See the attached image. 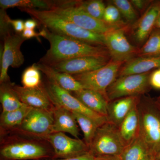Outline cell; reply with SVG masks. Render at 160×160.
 I'll use <instances>...</instances> for the list:
<instances>
[{
    "label": "cell",
    "instance_id": "17",
    "mask_svg": "<svg viewBox=\"0 0 160 160\" xmlns=\"http://www.w3.org/2000/svg\"><path fill=\"white\" fill-rule=\"evenodd\" d=\"M141 97H126L109 102L107 116L108 122L118 128L132 109L137 106Z\"/></svg>",
    "mask_w": 160,
    "mask_h": 160
},
{
    "label": "cell",
    "instance_id": "21",
    "mask_svg": "<svg viewBox=\"0 0 160 160\" xmlns=\"http://www.w3.org/2000/svg\"><path fill=\"white\" fill-rule=\"evenodd\" d=\"M37 66L48 80L54 82L65 90L73 92L83 89L82 86L71 75L56 70L51 66L38 62Z\"/></svg>",
    "mask_w": 160,
    "mask_h": 160
},
{
    "label": "cell",
    "instance_id": "7",
    "mask_svg": "<svg viewBox=\"0 0 160 160\" xmlns=\"http://www.w3.org/2000/svg\"><path fill=\"white\" fill-rule=\"evenodd\" d=\"M123 64L110 59L106 65L99 69L72 76L84 89L98 92L107 98L106 90L118 78Z\"/></svg>",
    "mask_w": 160,
    "mask_h": 160
},
{
    "label": "cell",
    "instance_id": "38",
    "mask_svg": "<svg viewBox=\"0 0 160 160\" xmlns=\"http://www.w3.org/2000/svg\"><path fill=\"white\" fill-rule=\"evenodd\" d=\"M40 26L39 24L36 20L33 19H29L26 20L25 22V29H33Z\"/></svg>",
    "mask_w": 160,
    "mask_h": 160
},
{
    "label": "cell",
    "instance_id": "35",
    "mask_svg": "<svg viewBox=\"0 0 160 160\" xmlns=\"http://www.w3.org/2000/svg\"><path fill=\"white\" fill-rule=\"evenodd\" d=\"M8 22L12 26L15 31L18 34H22L25 28V22L21 19L12 20L8 18Z\"/></svg>",
    "mask_w": 160,
    "mask_h": 160
},
{
    "label": "cell",
    "instance_id": "14",
    "mask_svg": "<svg viewBox=\"0 0 160 160\" xmlns=\"http://www.w3.org/2000/svg\"><path fill=\"white\" fill-rule=\"evenodd\" d=\"M160 14V1L153 2L141 17L131 26L129 31L132 38L138 46L144 45L153 29Z\"/></svg>",
    "mask_w": 160,
    "mask_h": 160
},
{
    "label": "cell",
    "instance_id": "3",
    "mask_svg": "<svg viewBox=\"0 0 160 160\" xmlns=\"http://www.w3.org/2000/svg\"><path fill=\"white\" fill-rule=\"evenodd\" d=\"M36 20L40 26L51 32L96 46H105L104 35L89 31L77 26L50 10L19 8Z\"/></svg>",
    "mask_w": 160,
    "mask_h": 160
},
{
    "label": "cell",
    "instance_id": "2",
    "mask_svg": "<svg viewBox=\"0 0 160 160\" xmlns=\"http://www.w3.org/2000/svg\"><path fill=\"white\" fill-rule=\"evenodd\" d=\"M1 160H38L54 158L51 145L45 139L17 132L1 136Z\"/></svg>",
    "mask_w": 160,
    "mask_h": 160
},
{
    "label": "cell",
    "instance_id": "42",
    "mask_svg": "<svg viewBox=\"0 0 160 160\" xmlns=\"http://www.w3.org/2000/svg\"><path fill=\"white\" fill-rule=\"evenodd\" d=\"M157 101L158 102L160 106V96L157 99Z\"/></svg>",
    "mask_w": 160,
    "mask_h": 160
},
{
    "label": "cell",
    "instance_id": "28",
    "mask_svg": "<svg viewBox=\"0 0 160 160\" xmlns=\"http://www.w3.org/2000/svg\"><path fill=\"white\" fill-rule=\"evenodd\" d=\"M158 56H160V29L155 28L146 42L139 48L137 57Z\"/></svg>",
    "mask_w": 160,
    "mask_h": 160
},
{
    "label": "cell",
    "instance_id": "23",
    "mask_svg": "<svg viewBox=\"0 0 160 160\" xmlns=\"http://www.w3.org/2000/svg\"><path fill=\"white\" fill-rule=\"evenodd\" d=\"M118 128L120 136L126 146L137 138L139 129L137 106L132 109Z\"/></svg>",
    "mask_w": 160,
    "mask_h": 160
},
{
    "label": "cell",
    "instance_id": "36",
    "mask_svg": "<svg viewBox=\"0 0 160 160\" xmlns=\"http://www.w3.org/2000/svg\"><path fill=\"white\" fill-rule=\"evenodd\" d=\"M94 159L95 157L89 151L86 154H83L78 157L72 158H50L38 160H94Z\"/></svg>",
    "mask_w": 160,
    "mask_h": 160
},
{
    "label": "cell",
    "instance_id": "30",
    "mask_svg": "<svg viewBox=\"0 0 160 160\" xmlns=\"http://www.w3.org/2000/svg\"><path fill=\"white\" fill-rule=\"evenodd\" d=\"M21 82L23 87L28 88H38L43 84L41 79V72L37 66L36 63L24 70Z\"/></svg>",
    "mask_w": 160,
    "mask_h": 160
},
{
    "label": "cell",
    "instance_id": "29",
    "mask_svg": "<svg viewBox=\"0 0 160 160\" xmlns=\"http://www.w3.org/2000/svg\"><path fill=\"white\" fill-rule=\"evenodd\" d=\"M74 5L92 18L103 21V16L106 6L102 1H74Z\"/></svg>",
    "mask_w": 160,
    "mask_h": 160
},
{
    "label": "cell",
    "instance_id": "13",
    "mask_svg": "<svg viewBox=\"0 0 160 160\" xmlns=\"http://www.w3.org/2000/svg\"><path fill=\"white\" fill-rule=\"evenodd\" d=\"M46 139L52 147L54 158H72L89 152V147L83 140L69 137L64 132L51 133Z\"/></svg>",
    "mask_w": 160,
    "mask_h": 160
},
{
    "label": "cell",
    "instance_id": "27",
    "mask_svg": "<svg viewBox=\"0 0 160 160\" xmlns=\"http://www.w3.org/2000/svg\"><path fill=\"white\" fill-rule=\"evenodd\" d=\"M72 112L84 136L83 141L89 148L97 130L101 125L93 119L85 115L78 112Z\"/></svg>",
    "mask_w": 160,
    "mask_h": 160
},
{
    "label": "cell",
    "instance_id": "39",
    "mask_svg": "<svg viewBox=\"0 0 160 160\" xmlns=\"http://www.w3.org/2000/svg\"><path fill=\"white\" fill-rule=\"evenodd\" d=\"M94 160H121L119 156H105L95 157Z\"/></svg>",
    "mask_w": 160,
    "mask_h": 160
},
{
    "label": "cell",
    "instance_id": "18",
    "mask_svg": "<svg viewBox=\"0 0 160 160\" xmlns=\"http://www.w3.org/2000/svg\"><path fill=\"white\" fill-rule=\"evenodd\" d=\"M160 68V56L137 57L124 63L121 66L118 77L151 72Z\"/></svg>",
    "mask_w": 160,
    "mask_h": 160
},
{
    "label": "cell",
    "instance_id": "34",
    "mask_svg": "<svg viewBox=\"0 0 160 160\" xmlns=\"http://www.w3.org/2000/svg\"><path fill=\"white\" fill-rule=\"evenodd\" d=\"M149 81L151 88L160 90V68L151 72Z\"/></svg>",
    "mask_w": 160,
    "mask_h": 160
},
{
    "label": "cell",
    "instance_id": "41",
    "mask_svg": "<svg viewBox=\"0 0 160 160\" xmlns=\"http://www.w3.org/2000/svg\"><path fill=\"white\" fill-rule=\"evenodd\" d=\"M152 158L154 160H160V151L158 152Z\"/></svg>",
    "mask_w": 160,
    "mask_h": 160
},
{
    "label": "cell",
    "instance_id": "9",
    "mask_svg": "<svg viewBox=\"0 0 160 160\" xmlns=\"http://www.w3.org/2000/svg\"><path fill=\"white\" fill-rule=\"evenodd\" d=\"M4 44L1 46V70L0 84L10 81L8 74L9 67L18 68L24 62V56L21 51V46L26 39L22 34L8 31L3 37Z\"/></svg>",
    "mask_w": 160,
    "mask_h": 160
},
{
    "label": "cell",
    "instance_id": "43",
    "mask_svg": "<svg viewBox=\"0 0 160 160\" xmlns=\"http://www.w3.org/2000/svg\"><path fill=\"white\" fill-rule=\"evenodd\" d=\"M147 160H153V159H152V157L150 156L148 159H147Z\"/></svg>",
    "mask_w": 160,
    "mask_h": 160
},
{
    "label": "cell",
    "instance_id": "15",
    "mask_svg": "<svg viewBox=\"0 0 160 160\" xmlns=\"http://www.w3.org/2000/svg\"><path fill=\"white\" fill-rule=\"evenodd\" d=\"M110 58L84 57L63 60L48 65L57 71L73 75L99 69L105 66Z\"/></svg>",
    "mask_w": 160,
    "mask_h": 160
},
{
    "label": "cell",
    "instance_id": "33",
    "mask_svg": "<svg viewBox=\"0 0 160 160\" xmlns=\"http://www.w3.org/2000/svg\"><path fill=\"white\" fill-rule=\"evenodd\" d=\"M130 2L136 10L142 13V15L148 9L152 1L148 0H131Z\"/></svg>",
    "mask_w": 160,
    "mask_h": 160
},
{
    "label": "cell",
    "instance_id": "40",
    "mask_svg": "<svg viewBox=\"0 0 160 160\" xmlns=\"http://www.w3.org/2000/svg\"><path fill=\"white\" fill-rule=\"evenodd\" d=\"M155 28L160 29V14L157 20L155 25Z\"/></svg>",
    "mask_w": 160,
    "mask_h": 160
},
{
    "label": "cell",
    "instance_id": "22",
    "mask_svg": "<svg viewBox=\"0 0 160 160\" xmlns=\"http://www.w3.org/2000/svg\"><path fill=\"white\" fill-rule=\"evenodd\" d=\"M32 108V107L25 105L13 111L2 112L0 117L1 136L18 129Z\"/></svg>",
    "mask_w": 160,
    "mask_h": 160
},
{
    "label": "cell",
    "instance_id": "24",
    "mask_svg": "<svg viewBox=\"0 0 160 160\" xmlns=\"http://www.w3.org/2000/svg\"><path fill=\"white\" fill-rule=\"evenodd\" d=\"M13 84L10 81L1 84L0 101L2 109V112L13 111L26 105L19 98L12 88Z\"/></svg>",
    "mask_w": 160,
    "mask_h": 160
},
{
    "label": "cell",
    "instance_id": "1",
    "mask_svg": "<svg viewBox=\"0 0 160 160\" xmlns=\"http://www.w3.org/2000/svg\"><path fill=\"white\" fill-rule=\"evenodd\" d=\"M40 36L49 41L50 48L40 59L39 62L50 65L63 60L84 57H97L110 58L105 46H96L56 34L42 27Z\"/></svg>",
    "mask_w": 160,
    "mask_h": 160
},
{
    "label": "cell",
    "instance_id": "8",
    "mask_svg": "<svg viewBox=\"0 0 160 160\" xmlns=\"http://www.w3.org/2000/svg\"><path fill=\"white\" fill-rule=\"evenodd\" d=\"M151 72L117 78L106 90L109 102L126 97L146 94L152 88L149 81Z\"/></svg>",
    "mask_w": 160,
    "mask_h": 160
},
{
    "label": "cell",
    "instance_id": "44",
    "mask_svg": "<svg viewBox=\"0 0 160 160\" xmlns=\"http://www.w3.org/2000/svg\"><path fill=\"white\" fill-rule=\"evenodd\" d=\"M152 159H153V158H152Z\"/></svg>",
    "mask_w": 160,
    "mask_h": 160
},
{
    "label": "cell",
    "instance_id": "11",
    "mask_svg": "<svg viewBox=\"0 0 160 160\" xmlns=\"http://www.w3.org/2000/svg\"><path fill=\"white\" fill-rule=\"evenodd\" d=\"M53 122V110L32 108L26 115L19 128L12 132L46 139L52 133Z\"/></svg>",
    "mask_w": 160,
    "mask_h": 160
},
{
    "label": "cell",
    "instance_id": "5",
    "mask_svg": "<svg viewBox=\"0 0 160 160\" xmlns=\"http://www.w3.org/2000/svg\"><path fill=\"white\" fill-rule=\"evenodd\" d=\"M50 10L79 27L98 34L104 35L114 29H121L92 18L75 6L74 1H54Z\"/></svg>",
    "mask_w": 160,
    "mask_h": 160
},
{
    "label": "cell",
    "instance_id": "20",
    "mask_svg": "<svg viewBox=\"0 0 160 160\" xmlns=\"http://www.w3.org/2000/svg\"><path fill=\"white\" fill-rule=\"evenodd\" d=\"M71 93L88 109L107 117L109 102L102 94L98 92L84 89Z\"/></svg>",
    "mask_w": 160,
    "mask_h": 160
},
{
    "label": "cell",
    "instance_id": "32",
    "mask_svg": "<svg viewBox=\"0 0 160 160\" xmlns=\"http://www.w3.org/2000/svg\"><path fill=\"white\" fill-rule=\"evenodd\" d=\"M119 10L113 4L106 6L104 12L103 21L111 26L119 28H126L129 25L122 19Z\"/></svg>",
    "mask_w": 160,
    "mask_h": 160
},
{
    "label": "cell",
    "instance_id": "19",
    "mask_svg": "<svg viewBox=\"0 0 160 160\" xmlns=\"http://www.w3.org/2000/svg\"><path fill=\"white\" fill-rule=\"evenodd\" d=\"M53 112L54 122L52 133L67 132L75 138L79 139V129L72 112L63 107L55 105Z\"/></svg>",
    "mask_w": 160,
    "mask_h": 160
},
{
    "label": "cell",
    "instance_id": "31",
    "mask_svg": "<svg viewBox=\"0 0 160 160\" xmlns=\"http://www.w3.org/2000/svg\"><path fill=\"white\" fill-rule=\"evenodd\" d=\"M111 2L112 4L118 9L122 16L129 26L134 24L138 19V12L130 1L112 0Z\"/></svg>",
    "mask_w": 160,
    "mask_h": 160
},
{
    "label": "cell",
    "instance_id": "16",
    "mask_svg": "<svg viewBox=\"0 0 160 160\" xmlns=\"http://www.w3.org/2000/svg\"><path fill=\"white\" fill-rule=\"evenodd\" d=\"M12 88L22 102L32 108L53 110L55 105L44 84L35 88H28L13 83Z\"/></svg>",
    "mask_w": 160,
    "mask_h": 160
},
{
    "label": "cell",
    "instance_id": "25",
    "mask_svg": "<svg viewBox=\"0 0 160 160\" xmlns=\"http://www.w3.org/2000/svg\"><path fill=\"white\" fill-rule=\"evenodd\" d=\"M150 156L148 149L138 136L125 147L119 156L121 160H147Z\"/></svg>",
    "mask_w": 160,
    "mask_h": 160
},
{
    "label": "cell",
    "instance_id": "10",
    "mask_svg": "<svg viewBox=\"0 0 160 160\" xmlns=\"http://www.w3.org/2000/svg\"><path fill=\"white\" fill-rule=\"evenodd\" d=\"M44 85L54 105L63 107L71 112L85 115L96 121L100 125L108 122L106 117L88 109L71 92L61 88L54 82L48 79Z\"/></svg>",
    "mask_w": 160,
    "mask_h": 160
},
{
    "label": "cell",
    "instance_id": "37",
    "mask_svg": "<svg viewBox=\"0 0 160 160\" xmlns=\"http://www.w3.org/2000/svg\"><path fill=\"white\" fill-rule=\"evenodd\" d=\"M21 34L23 38L27 40L33 38L39 39L40 37L39 32H37L34 30L32 29H25Z\"/></svg>",
    "mask_w": 160,
    "mask_h": 160
},
{
    "label": "cell",
    "instance_id": "12",
    "mask_svg": "<svg viewBox=\"0 0 160 160\" xmlns=\"http://www.w3.org/2000/svg\"><path fill=\"white\" fill-rule=\"evenodd\" d=\"M129 27L114 29L104 34L105 46L112 61L125 63L137 56L139 48L132 45L126 37Z\"/></svg>",
    "mask_w": 160,
    "mask_h": 160
},
{
    "label": "cell",
    "instance_id": "6",
    "mask_svg": "<svg viewBox=\"0 0 160 160\" xmlns=\"http://www.w3.org/2000/svg\"><path fill=\"white\" fill-rule=\"evenodd\" d=\"M126 147L118 127L107 122L98 128L89 146V151L95 157L120 156Z\"/></svg>",
    "mask_w": 160,
    "mask_h": 160
},
{
    "label": "cell",
    "instance_id": "26",
    "mask_svg": "<svg viewBox=\"0 0 160 160\" xmlns=\"http://www.w3.org/2000/svg\"><path fill=\"white\" fill-rule=\"evenodd\" d=\"M54 5V1L44 0H1V9L17 7L18 8L35 9L39 8L41 10H50Z\"/></svg>",
    "mask_w": 160,
    "mask_h": 160
},
{
    "label": "cell",
    "instance_id": "4",
    "mask_svg": "<svg viewBox=\"0 0 160 160\" xmlns=\"http://www.w3.org/2000/svg\"><path fill=\"white\" fill-rule=\"evenodd\" d=\"M138 137L153 157L160 151V106L157 100L141 96L137 105Z\"/></svg>",
    "mask_w": 160,
    "mask_h": 160
}]
</instances>
